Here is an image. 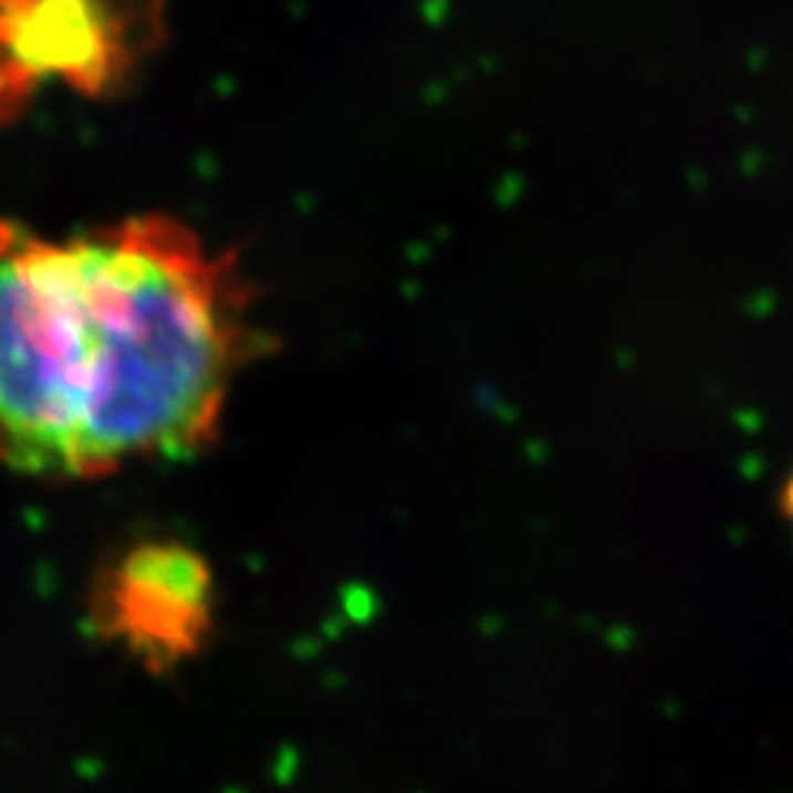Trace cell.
<instances>
[{
  "instance_id": "2",
  "label": "cell",
  "mask_w": 793,
  "mask_h": 793,
  "mask_svg": "<svg viewBox=\"0 0 793 793\" xmlns=\"http://www.w3.org/2000/svg\"><path fill=\"white\" fill-rule=\"evenodd\" d=\"M94 626L150 667L195 656L212 629L209 564L182 544L147 541L118 555L94 582Z\"/></svg>"
},
{
  "instance_id": "4",
  "label": "cell",
  "mask_w": 793,
  "mask_h": 793,
  "mask_svg": "<svg viewBox=\"0 0 793 793\" xmlns=\"http://www.w3.org/2000/svg\"><path fill=\"white\" fill-rule=\"evenodd\" d=\"M782 512H785L787 523H791V529H793V470H791V477H787L785 488H782Z\"/></svg>"
},
{
  "instance_id": "1",
  "label": "cell",
  "mask_w": 793,
  "mask_h": 793,
  "mask_svg": "<svg viewBox=\"0 0 793 793\" xmlns=\"http://www.w3.org/2000/svg\"><path fill=\"white\" fill-rule=\"evenodd\" d=\"M250 294L165 215L60 239L0 221V459L94 479L209 447L264 347Z\"/></svg>"
},
{
  "instance_id": "3",
  "label": "cell",
  "mask_w": 793,
  "mask_h": 793,
  "mask_svg": "<svg viewBox=\"0 0 793 793\" xmlns=\"http://www.w3.org/2000/svg\"><path fill=\"white\" fill-rule=\"evenodd\" d=\"M163 0H0V42L12 53L9 71L106 74L115 42H136L159 15Z\"/></svg>"
}]
</instances>
